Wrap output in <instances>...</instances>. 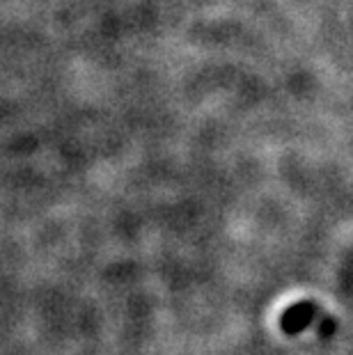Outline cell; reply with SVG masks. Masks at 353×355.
<instances>
[{
	"label": "cell",
	"instance_id": "1",
	"mask_svg": "<svg viewBox=\"0 0 353 355\" xmlns=\"http://www.w3.org/2000/svg\"><path fill=\"white\" fill-rule=\"evenodd\" d=\"M317 314V305L310 303V300H303L294 307H289L287 312L282 314V328L289 335H296V332L305 330L307 323L312 321V316Z\"/></svg>",
	"mask_w": 353,
	"mask_h": 355
}]
</instances>
